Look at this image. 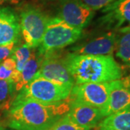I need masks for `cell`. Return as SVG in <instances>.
Masks as SVG:
<instances>
[{
  "mask_svg": "<svg viewBox=\"0 0 130 130\" xmlns=\"http://www.w3.org/2000/svg\"><path fill=\"white\" fill-rule=\"evenodd\" d=\"M71 98L60 102L14 99L7 113V125L13 130H48L70 108Z\"/></svg>",
  "mask_w": 130,
  "mask_h": 130,
  "instance_id": "6da1fadb",
  "label": "cell"
},
{
  "mask_svg": "<svg viewBox=\"0 0 130 130\" xmlns=\"http://www.w3.org/2000/svg\"><path fill=\"white\" fill-rule=\"evenodd\" d=\"M64 61L76 84L106 83L120 79L122 70L112 56L81 55L69 53Z\"/></svg>",
  "mask_w": 130,
  "mask_h": 130,
  "instance_id": "7a4b0ae2",
  "label": "cell"
},
{
  "mask_svg": "<svg viewBox=\"0 0 130 130\" xmlns=\"http://www.w3.org/2000/svg\"><path fill=\"white\" fill-rule=\"evenodd\" d=\"M83 30L74 28L59 18H49L38 53L40 55L59 51L82 37Z\"/></svg>",
  "mask_w": 130,
  "mask_h": 130,
  "instance_id": "3957f363",
  "label": "cell"
},
{
  "mask_svg": "<svg viewBox=\"0 0 130 130\" xmlns=\"http://www.w3.org/2000/svg\"><path fill=\"white\" fill-rule=\"evenodd\" d=\"M72 89L55 83L37 73L14 99H30L47 103L60 102L70 97Z\"/></svg>",
  "mask_w": 130,
  "mask_h": 130,
  "instance_id": "277c9868",
  "label": "cell"
},
{
  "mask_svg": "<svg viewBox=\"0 0 130 130\" xmlns=\"http://www.w3.org/2000/svg\"><path fill=\"white\" fill-rule=\"evenodd\" d=\"M20 33L25 43L32 49L41 43L49 18L40 9L34 7L24 8L20 14Z\"/></svg>",
  "mask_w": 130,
  "mask_h": 130,
  "instance_id": "5b68a950",
  "label": "cell"
},
{
  "mask_svg": "<svg viewBox=\"0 0 130 130\" xmlns=\"http://www.w3.org/2000/svg\"><path fill=\"white\" fill-rule=\"evenodd\" d=\"M113 85V81L76 84L71 90L70 98L76 101L101 109L108 102Z\"/></svg>",
  "mask_w": 130,
  "mask_h": 130,
  "instance_id": "8992f818",
  "label": "cell"
},
{
  "mask_svg": "<svg viewBox=\"0 0 130 130\" xmlns=\"http://www.w3.org/2000/svg\"><path fill=\"white\" fill-rule=\"evenodd\" d=\"M59 51H53L42 56L38 74L55 83L72 88L75 85L74 80L66 66L64 56Z\"/></svg>",
  "mask_w": 130,
  "mask_h": 130,
  "instance_id": "52a82bcc",
  "label": "cell"
},
{
  "mask_svg": "<svg viewBox=\"0 0 130 130\" xmlns=\"http://www.w3.org/2000/svg\"><path fill=\"white\" fill-rule=\"evenodd\" d=\"M95 15V11L81 0H60L57 18L74 28L82 30L88 25Z\"/></svg>",
  "mask_w": 130,
  "mask_h": 130,
  "instance_id": "ba28073f",
  "label": "cell"
},
{
  "mask_svg": "<svg viewBox=\"0 0 130 130\" xmlns=\"http://www.w3.org/2000/svg\"><path fill=\"white\" fill-rule=\"evenodd\" d=\"M116 32H103L85 39L70 48L71 53L81 55L112 56L115 51L116 43Z\"/></svg>",
  "mask_w": 130,
  "mask_h": 130,
  "instance_id": "9c48e42d",
  "label": "cell"
},
{
  "mask_svg": "<svg viewBox=\"0 0 130 130\" xmlns=\"http://www.w3.org/2000/svg\"><path fill=\"white\" fill-rule=\"evenodd\" d=\"M102 12L98 23L107 29L119 30L130 25V0H115L103 8Z\"/></svg>",
  "mask_w": 130,
  "mask_h": 130,
  "instance_id": "30bf717a",
  "label": "cell"
},
{
  "mask_svg": "<svg viewBox=\"0 0 130 130\" xmlns=\"http://www.w3.org/2000/svg\"><path fill=\"white\" fill-rule=\"evenodd\" d=\"M130 107V80L113 81L108 102L101 110L103 118Z\"/></svg>",
  "mask_w": 130,
  "mask_h": 130,
  "instance_id": "8fae6325",
  "label": "cell"
},
{
  "mask_svg": "<svg viewBox=\"0 0 130 130\" xmlns=\"http://www.w3.org/2000/svg\"><path fill=\"white\" fill-rule=\"evenodd\" d=\"M67 115L75 124L90 129L96 127L103 119L99 108L76 101L72 98L70 108Z\"/></svg>",
  "mask_w": 130,
  "mask_h": 130,
  "instance_id": "7c38bea8",
  "label": "cell"
},
{
  "mask_svg": "<svg viewBox=\"0 0 130 130\" xmlns=\"http://www.w3.org/2000/svg\"><path fill=\"white\" fill-rule=\"evenodd\" d=\"M20 18L10 7L0 8V45L19 42L20 38Z\"/></svg>",
  "mask_w": 130,
  "mask_h": 130,
  "instance_id": "4fadbf2b",
  "label": "cell"
},
{
  "mask_svg": "<svg viewBox=\"0 0 130 130\" xmlns=\"http://www.w3.org/2000/svg\"><path fill=\"white\" fill-rule=\"evenodd\" d=\"M35 49L32 50L30 59L24 65L23 68L19 73L18 78L13 83L14 92L19 93L36 75L38 72L42 60V56Z\"/></svg>",
  "mask_w": 130,
  "mask_h": 130,
  "instance_id": "5bb4252c",
  "label": "cell"
},
{
  "mask_svg": "<svg viewBox=\"0 0 130 130\" xmlns=\"http://www.w3.org/2000/svg\"><path fill=\"white\" fill-rule=\"evenodd\" d=\"M98 130H130V107L104 117Z\"/></svg>",
  "mask_w": 130,
  "mask_h": 130,
  "instance_id": "9a60e30c",
  "label": "cell"
},
{
  "mask_svg": "<svg viewBox=\"0 0 130 130\" xmlns=\"http://www.w3.org/2000/svg\"><path fill=\"white\" fill-rule=\"evenodd\" d=\"M32 48L28 46L25 43L18 45L14 48V52L12 55V57L15 60L16 62V70L14 72L12 77L11 78L10 81L14 83L15 80L17 79L20 72L23 68L24 65L26 64L28 59H30L31 53H32Z\"/></svg>",
  "mask_w": 130,
  "mask_h": 130,
  "instance_id": "2e32d148",
  "label": "cell"
},
{
  "mask_svg": "<svg viewBox=\"0 0 130 130\" xmlns=\"http://www.w3.org/2000/svg\"><path fill=\"white\" fill-rule=\"evenodd\" d=\"M120 33L121 35L116 38V56L130 66V32Z\"/></svg>",
  "mask_w": 130,
  "mask_h": 130,
  "instance_id": "e0dca14e",
  "label": "cell"
},
{
  "mask_svg": "<svg viewBox=\"0 0 130 130\" xmlns=\"http://www.w3.org/2000/svg\"><path fill=\"white\" fill-rule=\"evenodd\" d=\"M16 70V62L10 56L0 62V80H10Z\"/></svg>",
  "mask_w": 130,
  "mask_h": 130,
  "instance_id": "ac0fdd59",
  "label": "cell"
},
{
  "mask_svg": "<svg viewBox=\"0 0 130 130\" xmlns=\"http://www.w3.org/2000/svg\"><path fill=\"white\" fill-rule=\"evenodd\" d=\"M48 130H91L80 126L72 121L67 114L54 124Z\"/></svg>",
  "mask_w": 130,
  "mask_h": 130,
  "instance_id": "d6986e66",
  "label": "cell"
},
{
  "mask_svg": "<svg viewBox=\"0 0 130 130\" xmlns=\"http://www.w3.org/2000/svg\"><path fill=\"white\" fill-rule=\"evenodd\" d=\"M14 93L13 83L10 80H0V104Z\"/></svg>",
  "mask_w": 130,
  "mask_h": 130,
  "instance_id": "ffe728a7",
  "label": "cell"
},
{
  "mask_svg": "<svg viewBox=\"0 0 130 130\" xmlns=\"http://www.w3.org/2000/svg\"><path fill=\"white\" fill-rule=\"evenodd\" d=\"M18 43V42H11L7 44L0 45V62L12 55Z\"/></svg>",
  "mask_w": 130,
  "mask_h": 130,
  "instance_id": "44dd1931",
  "label": "cell"
},
{
  "mask_svg": "<svg viewBox=\"0 0 130 130\" xmlns=\"http://www.w3.org/2000/svg\"><path fill=\"white\" fill-rule=\"evenodd\" d=\"M84 4L87 5L93 11L98 10L106 7V6L110 5L115 0H81Z\"/></svg>",
  "mask_w": 130,
  "mask_h": 130,
  "instance_id": "7402d4cb",
  "label": "cell"
},
{
  "mask_svg": "<svg viewBox=\"0 0 130 130\" xmlns=\"http://www.w3.org/2000/svg\"><path fill=\"white\" fill-rule=\"evenodd\" d=\"M119 32H130V25L129 26H126V27H124V28H121L119 30Z\"/></svg>",
  "mask_w": 130,
  "mask_h": 130,
  "instance_id": "603a6c76",
  "label": "cell"
},
{
  "mask_svg": "<svg viewBox=\"0 0 130 130\" xmlns=\"http://www.w3.org/2000/svg\"><path fill=\"white\" fill-rule=\"evenodd\" d=\"M4 2H12V3H17L18 2V0H2Z\"/></svg>",
  "mask_w": 130,
  "mask_h": 130,
  "instance_id": "cb8c5ba5",
  "label": "cell"
},
{
  "mask_svg": "<svg viewBox=\"0 0 130 130\" xmlns=\"http://www.w3.org/2000/svg\"><path fill=\"white\" fill-rule=\"evenodd\" d=\"M3 3H4V2H3V1H2V0H0V5H2Z\"/></svg>",
  "mask_w": 130,
  "mask_h": 130,
  "instance_id": "d4e9b609",
  "label": "cell"
},
{
  "mask_svg": "<svg viewBox=\"0 0 130 130\" xmlns=\"http://www.w3.org/2000/svg\"><path fill=\"white\" fill-rule=\"evenodd\" d=\"M44 1H53V0H44Z\"/></svg>",
  "mask_w": 130,
  "mask_h": 130,
  "instance_id": "484cf974",
  "label": "cell"
},
{
  "mask_svg": "<svg viewBox=\"0 0 130 130\" xmlns=\"http://www.w3.org/2000/svg\"><path fill=\"white\" fill-rule=\"evenodd\" d=\"M129 80H130V77H129Z\"/></svg>",
  "mask_w": 130,
  "mask_h": 130,
  "instance_id": "4316f807",
  "label": "cell"
}]
</instances>
